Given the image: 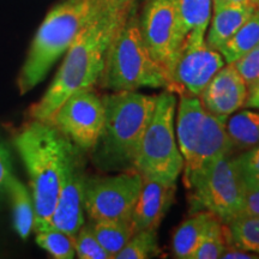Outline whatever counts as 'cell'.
Segmentation results:
<instances>
[{"label":"cell","mask_w":259,"mask_h":259,"mask_svg":"<svg viewBox=\"0 0 259 259\" xmlns=\"http://www.w3.org/2000/svg\"><path fill=\"white\" fill-rule=\"evenodd\" d=\"M216 218L209 211L192 212L174 233L171 251L176 258L191 259Z\"/></svg>","instance_id":"obj_18"},{"label":"cell","mask_w":259,"mask_h":259,"mask_svg":"<svg viewBox=\"0 0 259 259\" xmlns=\"http://www.w3.org/2000/svg\"><path fill=\"white\" fill-rule=\"evenodd\" d=\"M14 144L30 178L34 231H44L52 227L64 168L73 143L53 125L30 119L17 130Z\"/></svg>","instance_id":"obj_2"},{"label":"cell","mask_w":259,"mask_h":259,"mask_svg":"<svg viewBox=\"0 0 259 259\" xmlns=\"http://www.w3.org/2000/svg\"><path fill=\"white\" fill-rule=\"evenodd\" d=\"M257 8L259 9V0H258V5H257Z\"/></svg>","instance_id":"obj_35"},{"label":"cell","mask_w":259,"mask_h":259,"mask_svg":"<svg viewBox=\"0 0 259 259\" xmlns=\"http://www.w3.org/2000/svg\"><path fill=\"white\" fill-rule=\"evenodd\" d=\"M5 189L11 198L15 231L19 238L25 240L34 229L35 208L32 194L28 187L14 176L10 177Z\"/></svg>","instance_id":"obj_19"},{"label":"cell","mask_w":259,"mask_h":259,"mask_svg":"<svg viewBox=\"0 0 259 259\" xmlns=\"http://www.w3.org/2000/svg\"><path fill=\"white\" fill-rule=\"evenodd\" d=\"M90 226L97 240L112 258L124 248L135 234L131 220H101L93 221Z\"/></svg>","instance_id":"obj_22"},{"label":"cell","mask_w":259,"mask_h":259,"mask_svg":"<svg viewBox=\"0 0 259 259\" xmlns=\"http://www.w3.org/2000/svg\"><path fill=\"white\" fill-rule=\"evenodd\" d=\"M213 15L205 34V42L209 47L219 51L236 30L251 17L257 8L248 5L212 4Z\"/></svg>","instance_id":"obj_16"},{"label":"cell","mask_w":259,"mask_h":259,"mask_svg":"<svg viewBox=\"0 0 259 259\" xmlns=\"http://www.w3.org/2000/svg\"><path fill=\"white\" fill-rule=\"evenodd\" d=\"M226 247L223 223L215 219L191 259H219L222 257Z\"/></svg>","instance_id":"obj_26"},{"label":"cell","mask_w":259,"mask_h":259,"mask_svg":"<svg viewBox=\"0 0 259 259\" xmlns=\"http://www.w3.org/2000/svg\"><path fill=\"white\" fill-rule=\"evenodd\" d=\"M226 244L259 255V215L238 216L223 225Z\"/></svg>","instance_id":"obj_20"},{"label":"cell","mask_w":259,"mask_h":259,"mask_svg":"<svg viewBox=\"0 0 259 259\" xmlns=\"http://www.w3.org/2000/svg\"><path fill=\"white\" fill-rule=\"evenodd\" d=\"M105 115L102 97L94 89H83L67 97L47 122L83 151H88L101 137Z\"/></svg>","instance_id":"obj_11"},{"label":"cell","mask_w":259,"mask_h":259,"mask_svg":"<svg viewBox=\"0 0 259 259\" xmlns=\"http://www.w3.org/2000/svg\"><path fill=\"white\" fill-rule=\"evenodd\" d=\"M178 12L183 47L186 44L205 41L212 15V0H178Z\"/></svg>","instance_id":"obj_17"},{"label":"cell","mask_w":259,"mask_h":259,"mask_svg":"<svg viewBox=\"0 0 259 259\" xmlns=\"http://www.w3.org/2000/svg\"><path fill=\"white\" fill-rule=\"evenodd\" d=\"M177 97L164 90L156 95V105L139 143L134 169L143 178L177 183L184 169V158L176 137Z\"/></svg>","instance_id":"obj_7"},{"label":"cell","mask_w":259,"mask_h":259,"mask_svg":"<svg viewBox=\"0 0 259 259\" xmlns=\"http://www.w3.org/2000/svg\"><path fill=\"white\" fill-rule=\"evenodd\" d=\"M82 149L72 145L64 168L59 196L51 226L71 236H76L84 225V186H85V161Z\"/></svg>","instance_id":"obj_13"},{"label":"cell","mask_w":259,"mask_h":259,"mask_svg":"<svg viewBox=\"0 0 259 259\" xmlns=\"http://www.w3.org/2000/svg\"><path fill=\"white\" fill-rule=\"evenodd\" d=\"M225 65L221 53L205 41L184 45L170 72L168 92L199 96Z\"/></svg>","instance_id":"obj_12"},{"label":"cell","mask_w":259,"mask_h":259,"mask_svg":"<svg viewBox=\"0 0 259 259\" xmlns=\"http://www.w3.org/2000/svg\"><path fill=\"white\" fill-rule=\"evenodd\" d=\"M136 6V0H113L79 31L65 52L47 92L28 109L31 120L47 122L73 93L94 89L105 69L112 41Z\"/></svg>","instance_id":"obj_1"},{"label":"cell","mask_w":259,"mask_h":259,"mask_svg":"<svg viewBox=\"0 0 259 259\" xmlns=\"http://www.w3.org/2000/svg\"><path fill=\"white\" fill-rule=\"evenodd\" d=\"M233 147L250 150L259 145V112L241 111L226 121Z\"/></svg>","instance_id":"obj_23"},{"label":"cell","mask_w":259,"mask_h":259,"mask_svg":"<svg viewBox=\"0 0 259 259\" xmlns=\"http://www.w3.org/2000/svg\"><path fill=\"white\" fill-rule=\"evenodd\" d=\"M177 111V142L184 158V183L213 161L231 154L233 144L226 122L206 111L198 96L180 94Z\"/></svg>","instance_id":"obj_6"},{"label":"cell","mask_w":259,"mask_h":259,"mask_svg":"<svg viewBox=\"0 0 259 259\" xmlns=\"http://www.w3.org/2000/svg\"><path fill=\"white\" fill-rule=\"evenodd\" d=\"M244 107L252 109H259V82L248 89L247 99H246Z\"/></svg>","instance_id":"obj_33"},{"label":"cell","mask_w":259,"mask_h":259,"mask_svg":"<svg viewBox=\"0 0 259 259\" xmlns=\"http://www.w3.org/2000/svg\"><path fill=\"white\" fill-rule=\"evenodd\" d=\"M36 233V244L56 259H72L76 254L74 238L59 229L50 228Z\"/></svg>","instance_id":"obj_25"},{"label":"cell","mask_w":259,"mask_h":259,"mask_svg":"<svg viewBox=\"0 0 259 259\" xmlns=\"http://www.w3.org/2000/svg\"><path fill=\"white\" fill-rule=\"evenodd\" d=\"M259 215V187L245 186L244 204L239 216Z\"/></svg>","instance_id":"obj_30"},{"label":"cell","mask_w":259,"mask_h":259,"mask_svg":"<svg viewBox=\"0 0 259 259\" xmlns=\"http://www.w3.org/2000/svg\"><path fill=\"white\" fill-rule=\"evenodd\" d=\"M113 0H63L52 8L38 27L28 56L19 71L21 95L45 79L54 63L63 56L79 31Z\"/></svg>","instance_id":"obj_3"},{"label":"cell","mask_w":259,"mask_h":259,"mask_svg":"<svg viewBox=\"0 0 259 259\" xmlns=\"http://www.w3.org/2000/svg\"><path fill=\"white\" fill-rule=\"evenodd\" d=\"M176 191L177 183L143 178V185L131 215L135 233L160 227L174 202Z\"/></svg>","instance_id":"obj_15"},{"label":"cell","mask_w":259,"mask_h":259,"mask_svg":"<svg viewBox=\"0 0 259 259\" xmlns=\"http://www.w3.org/2000/svg\"><path fill=\"white\" fill-rule=\"evenodd\" d=\"M157 229L136 232L124 248L115 254V259H145L161 253L157 242Z\"/></svg>","instance_id":"obj_24"},{"label":"cell","mask_w":259,"mask_h":259,"mask_svg":"<svg viewBox=\"0 0 259 259\" xmlns=\"http://www.w3.org/2000/svg\"><path fill=\"white\" fill-rule=\"evenodd\" d=\"M221 258H225V259H238V258L239 259H255V258H259V255L251 253V252L244 251V250H241V248H236V247H233V246L227 245L226 250H225V252H223Z\"/></svg>","instance_id":"obj_32"},{"label":"cell","mask_w":259,"mask_h":259,"mask_svg":"<svg viewBox=\"0 0 259 259\" xmlns=\"http://www.w3.org/2000/svg\"><path fill=\"white\" fill-rule=\"evenodd\" d=\"M99 84L111 92L169 89V80L151 58L142 37L137 6L109 46Z\"/></svg>","instance_id":"obj_5"},{"label":"cell","mask_w":259,"mask_h":259,"mask_svg":"<svg viewBox=\"0 0 259 259\" xmlns=\"http://www.w3.org/2000/svg\"><path fill=\"white\" fill-rule=\"evenodd\" d=\"M11 176V157L9 149L0 139V189H5L6 183Z\"/></svg>","instance_id":"obj_31"},{"label":"cell","mask_w":259,"mask_h":259,"mask_svg":"<svg viewBox=\"0 0 259 259\" xmlns=\"http://www.w3.org/2000/svg\"><path fill=\"white\" fill-rule=\"evenodd\" d=\"M245 186L259 187V145L233 158Z\"/></svg>","instance_id":"obj_28"},{"label":"cell","mask_w":259,"mask_h":259,"mask_svg":"<svg viewBox=\"0 0 259 259\" xmlns=\"http://www.w3.org/2000/svg\"><path fill=\"white\" fill-rule=\"evenodd\" d=\"M259 45V9L236 30L219 52L226 64H233Z\"/></svg>","instance_id":"obj_21"},{"label":"cell","mask_w":259,"mask_h":259,"mask_svg":"<svg viewBox=\"0 0 259 259\" xmlns=\"http://www.w3.org/2000/svg\"><path fill=\"white\" fill-rule=\"evenodd\" d=\"M248 89L233 64H226L198 96L206 111L223 122L242 108Z\"/></svg>","instance_id":"obj_14"},{"label":"cell","mask_w":259,"mask_h":259,"mask_svg":"<svg viewBox=\"0 0 259 259\" xmlns=\"http://www.w3.org/2000/svg\"><path fill=\"white\" fill-rule=\"evenodd\" d=\"M142 185L143 177L136 169L116 176L87 177L84 210L92 221L131 220Z\"/></svg>","instance_id":"obj_10"},{"label":"cell","mask_w":259,"mask_h":259,"mask_svg":"<svg viewBox=\"0 0 259 259\" xmlns=\"http://www.w3.org/2000/svg\"><path fill=\"white\" fill-rule=\"evenodd\" d=\"M191 212L209 211L223 225L240 215L245 184L233 158L220 157L187 181Z\"/></svg>","instance_id":"obj_8"},{"label":"cell","mask_w":259,"mask_h":259,"mask_svg":"<svg viewBox=\"0 0 259 259\" xmlns=\"http://www.w3.org/2000/svg\"><path fill=\"white\" fill-rule=\"evenodd\" d=\"M74 250L80 259H111V254L102 247L94 234L92 226H82L74 236Z\"/></svg>","instance_id":"obj_27"},{"label":"cell","mask_w":259,"mask_h":259,"mask_svg":"<svg viewBox=\"0 0 259 259\" xmlns=\"http://www.w3.org/2000/svg\"><path fill=\"white\" fill-rule=\"evenodd\" d=\"M239 74L247 85V89L259 82V45L233 63Z\"/></svg>","instance_id":"obj_29"},{"label":"cell","mask_w":259,"mask_h":259,"mask_svg":"<svg viewBox=\"0 0 259 259\" xmlns=\"http://www.w3.org/2000/svg\"><path fill=\"white\" fill-rule=\"evenodd\" d=\"M105 125L94 158L103 169H134L141 139L153 116L156 95L113 92L102 97Z\"/></svg>","instance_id":"obj_4"},{"label":"cell","mask_w":259,"mask_h":259,"mask_svg":"<svg viewBox=\"0 0 259 259\" xmlns=\"http://www.w3.org/2000/svg\"><path fill=\"white\" fill-rule=\"evenodd\" d=\"M138 18L149 53L169 80L183 48L178 0H145Z\"/></svg>","instance_id":"obj_9"},{"label":"cell","mask_w":259,"mask_h":259,"mask_svg":"<svg viewBox=\"0 0 259 259\" xmlns=\"http://www.w3.org/2000/svg\"><path fill=\"white\" fill-rule=\"evenodd\" d=\"M212 4L222 5H248L257 8L258 0H212Z\"/></svg>","instance_id":"obj_34"}]
</instances>
